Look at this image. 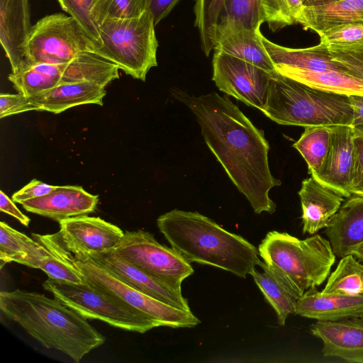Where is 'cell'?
I'll use <instances>...</instances> for the list:
<instances>
[{
  "mask_svg": "<svg viewBox=\"0 0 363 363\" xmlns=\"http://www.w3.org/2000/svg\"><path fill=\"white\" fill-rule=\"evenodd\" d=\"M258 252L271 272L301 296L328 279L336 259L329 240L318 234L299 240L271 231Z\"/></svg>",
  "mask_w": 363,
  "mask_h": 363,
  "instance_id": "cell-4",
  "label": "cell"
},
{
  "mask_svg": "<svg viewBox=\"0 0 363 363\" xmlns=\"http://www.w3.org/2000/svg\"><path fill=\"white\" fill-rule=\"evenodd\" d=\"M258 265L262 267L263 272L255 268L250 274L277 313L279 324L284 325L288 316L295 313L297 301L301 296L278 279L264 262L259 260Z\"/></svg>",
  "mask_w": 363,
  "mask_h": 363,
  "instance_id": "cell-28",
  "label": "cell"
},
{
  "mask_svg": "<svg viewBox=\"0 0 363 363\" xmlns=\"http://www.w3.org/2000/svg\"><path fill=\"white\" fill-rule=\"evenodd\" d=\"M298 196L303 234H314L325 228L345 201L341 193L313 176L303 180Z\"/></svg>",
  "mask_w": 363,
  "mask_h": 363,
  "instance_id": "cell-20",
  "label": "cell"
},
{
  "mask_svg": "<svg viewBox=\"0 0 363 363\" xmlns=\"http://www.w3.org/2000/svg\"><path fill=\"white\" fill-rule=\"evenodd\" d=\"M57 235L67 245L86 253L114 250L124 235L118 226L87 215L62 220Z\"/></svg>",
  "mask_w": 363,
  "mask_h": 363,
  "instance_id": "cell-12",
  "label": "cell"
},
{
  "mask_svg": "<svg viewBox=\"0 0 363 363\" xmlns=\"http://www.w3.org/2000/svg\"><path fill=\"white\" fill-rule=\"evenodd\" d=\"M104 88L89 82L63 83L28 98L36 111L59 113L80 105L102 106Z\"/></svg>",
  "mask_w": 363,
  "mask_h": 363,
  "instance_id": "cell-22",
  "label": "cell"
},
{
  "mask_svg": "<svg viewBox=\"0 0 363 363\" xmlns=\"http://www.w3.org/2000/svg\"><path fill=\"white\" fill-rule=\"evenodd\" d=\"M358 195H361V196H363V189L359 193L357 194Z\"/></svg>",
  "mask_w": 363,
  "mask_h": 363,
  "instance_id": "cell-49",
  "label": "cell"
},
{
  "mask_svg": "<svg viewBox=\"0 0 363 363\" xmlns=\"http://www.w3.org/2000/svg\"><path fill=\"white\" fill-rule=\"evenodd\" d=\"M32 27L29 0H0V42L12 72L24 66Z\"/></svg>",
  "mask_w": 363,
  "mask_h": 363,
  "instance_id": "cell-17",
  "label": "cell"
},
{
  "mask_svg": "<svg viewBox=\"0 0 363 363\" xmlns=\"http://www.w3.org/2000/svg\"><path fill=\"white\" fill-rule=\"evenodd\" d=\"M99 197L86 191L80 186H57L47 195L21 202L30 213L49 218L58 223L69 218L94 212Z\"/></svg>",
  "mask_w": 363,
  "mask_h": 363,
  "instance_id": "cell-16",
  "label": "cell"
},
{
  "mask_svg": "<svg viewBox=\"0 0 363 363\" xmlns=\"http://www.w3.org/2000/svg\"><path fill=\"white\" fill-rule=\"evenodd\" d=\"M262 41L274 68L287 67L312 72L334 70L347 73L322 43L306 48H291L274 43L263 35Z\"/></svg>",
  "mask_w": 363,
  "mask_h": 363,
  "instance_id": "cell-23",
  "label": "cell"
},
{
  "mask_svg": "<svg viewBox=\"0 0 363 363\" xmlns=\"http://www.w3.org/2000/svg\"><path fill=\"white\" fill-rule=\"evenodd\" d=\"M331 135L332 126H306L300 138L293 145L306 162L311 176L320 169L323 163L329 149Z\"/></svg>",
  "mask_w": 363,
  "mask_h": 363,
  "instance_id": "cell-29",
  "label": "cell"
},
{
  "mask_svg": "<svg viewBox=\"0 0 363 363\" xmlns=\"http://www.w3.org/2000/svg\"><path fill=\"white\" fill-rule=\"evenodd\" d=\"M310 330L313 336L322 340L324 357L363 363V318L317 320L311 325Z\"/></svg>",
  "mask_w": 363,
  "mask_h": 363,
  "instance_id": "cell-14",
  "label": "cell"
},
{
  "mask_svg": "<svg viewBox=\"0 0 363 363\" xmlns=\"http://www.w3.org/2000/svg\"><path fill=\"white\" fill-rule=\"evenodd\" d=\"M160 233L189 262L208 264L245 278L258 265V249L211 218L178 209L157 219Z\"/></svg>",
  "mask_w": 363,
  "mask_h": 363,
  "instance_id": "cell-3",
  "label": "cell"
},
{
  "mask_svg": "<svg viewBox=\"0 0 363 363\" xmlns=\"http://www.w3.org/2000/svg\"><path fill=\"white\" fill-rule=\"evenodd\" d=\"M43 288L86 319L99 320L127 331L144 333L158 324L149 315L91 285L48 278Z\"/></svg>",
  "mask_w": 363,
  "mask_h": 363,
  "instance_id": "cell-8",
  "label": "cell"
},
{
  "mask_svg": "<svg viewBox=\"0 0 363 363\" xmlns=\"http://www.w3.org/2000/svg\"><path fill=\"white\" fill-rule=\"evenodd\" d=\"M275 69L284 77L317 89L348 96L363 95V81L347 73L334 70L312 72L287 67H277Z\"/></svg>",
  "mask_w": 363,
  "mask_h": 363,
  "instance_id": "cell-26",
  "label": "cell"
},
{
  "mask_svg": "<svg viewBox=\"0 0 363 363\" xmlns=\"http://www.w3.org/2000/svg\"><path fill=\"white\" fill-rule=\"evenodd\" d=\"M328 50L333 59L340 64L348 74L363 81V46L328 48Z\"/></svg>",
  "mask_w": 363,
  "mask_h": 363,
  "instance_id": "cell-39",
  "label": "cell"
},
{
  "mask_svg": "<svg viewBox=\"0 0 363 363\" xmlns=\"http://www.w3.org/2000/svg\"><path fill=\"white\" fill-rule=\"evenodd\" d=\"M38 269L43 271L48 278L77 284L84 283L77 270L51 252L41 259Z\"/></svg>",
  "mask_w": 363,
  "mask_h": 363,
  "instance_id": "cell-38",
  "label": "cell"
},
{
  "mask_svg": "<svg viewBox=\"0 0 363 363\" xmlns=\"http://www.w3.org/2000/svg\"><path fill=\"white\" fill-rule=\"evenodd\" d=\"M56 187L57 186L50 185L34 179L24 187L14 193L12 196V200L21 203L27 200L47 195Z\"/></svg>",
  "mask_w": 363,
  "mask_h": 363,
  "instance_id": "cell-42",
  "label": "cell"
},
{
  "mask_svg": "<svg viewBox=\"0 0 363 363\" xmlns=\"http://www.w3.org/2000/svg\"><path fill=\"white\" fill-rule=\"evenodd\" d=\"M265 22L275 32L296 23L303 8L301 0H262Z\"/></svg>",
  "mask_w": 363,
  "mask_h": 363,
  "instance_id": "cell-35",
  "label": "cell"
},
{
  "mask_svg": "<svg viewBox=\"0 0 363 363\" xmlns=\"http://www.w3.org/2000/svg\"><path fill=\"white\" fill-rule=\"evenodd\" d=\"M213 50L247 61L264 70L276 72L260 30L247 28L232 21H219L216 26Z\"/></svg>",
  "mask_w": 363,
  "mask_h": 363,
  "instance_id": "cell-15",
  "label": "cell"
},
{
  "mask_svg": "<svg viewBox=\"0 0 363 363\" xmlns=\"http://www.w3.org/2000/svg\"><path fill=\"white\" fill-rule=\"evenodd\" d=\"M155 26L148 10L133 18L106 19L99 26L97 54L127 74L145 81L148 71L157 65Z\"/></svg>",
  "mask_w": 363,
  "mask_h": 363,
  "instance_id": "cell-7",
  "label": "cell"
},
{
  "mask_svg": "<svg viewBox=\"0 0 363 363\" xmlns=\"http://www.w3.org/2000/svg\"><path fill=\"white\" fill-rule=\"evenodd\" d=\"M354 130L352 126H332L329 149L320 169L313 175L323 184L341 193L352 195L350 177L353 157Z\"/></svg>",
  "mask_w": 363,
  "mask_h": 363,
  "instance_id": "cell-18",
  "label": "cell"
},
{
  "mask_svg": "<svg viewBox=\"0 0 363 363\" xmlns=\"http://www.w3.org/2000/svg\"><path fill=\"white\" fill-rule=\"evenodd\" d=\"M352 128H353L355 131L360 132V133H363V123H362V124H360V125H356V126H354V127H352Z\"/></svg>",
  "mask_w": 363,
  "mask_h": 363,
  "instance_id": "cell-48",
  "label": "cell"
},
{
  "mask_svg": "<svg viewBox=\"0 0 363 363\" xmlns=\"http://www.w3.org/2000/svg\"><path fill=\"white\" fill-rule=\"evenodd\" d=\"M195 16L194 26L197 28L201 48L208 57L214 48L216 30L218 16L225 0H193Z\"/></svg>",
  "mask_w": 363,
  "mask_h": 363,
  "instance_id": "cell-31",
  "label": "cell"
},
{
  "mask_svg": "<svg viewBox=\"0 0 363 363\" xmlns=\"http://www.w3.org/2000/svg\"><path fill=\"white\" fill-rule=\"evenodd\" d=\"M119 67L94 52H83L67 63H65L60 84L89 82L105 87L119 78Z\"/></svg>",
  "mask_w": 363,
  "mask_h": 363,
  "instance_id": "cell-27",
  "label": "cell"
},
{
  "mask_svg": "<svg viewBox=\"0 0 363 363\" xmlns=\"http://www.w3.org/2000/svg\"><path fill=\"white\" fill-rule=\"evenodd\" d=\"M219 21L235 22L247 28L260 30L261 24L265 22L262 0H225L218 16Z\"/></svg>",
  "mask_w": 363,
  "mask_h": 363,
  "instance_id": "cell-33",
  "label": "cell"
},
{
  "mask_svg": "<svg viewBox=\"0 0 363 363\" xmlns=\"http://www.w3.org/2000/svg\"><path fill=\"white\" fill-rule=\"evenodd\" d=\"M0 309L44 347L59 350L77 363L106 341L87 319L57 299L37 292L2 291Z\"/></svg>",
  "mask_w": 363,
  "mask_h": 363,
  "instance_id": "cell-2",
  "label": "cell"
},
{
  "mask_svg": "<svg viewBox=\"0 0 363 363\" xmlns=\"http://www.w3.org/2000/svg\"><path fill=\"white\" fill-rule=\"evenodd\" d=\"M352 110V127L363 123V95L349 96Z\"/></svg>",
  "mask_w": 363,
  "mask_h": 363,
  "instance_id": "cell-45",
  "label": "cell"
},
{
  "mask_svg": "<svg viewBox=\"0 0 363 363\" xmlns=\"http://www.w3.org/2000/svg\"><path fill=\"white\" fill-rule=\"evenodd\" d=\"M9 79L19 94L32 96L59 84L48 71L45 64H36L11 72Z\"/></svg>",
  "mask_w": 363,
  "mask_h": 363,
  "instance_id": "cell-32",
  "label": "cell"
},
{
  "mask_svg": "<svg viewBox=\"0 0 363 363\" xmlns=\"http://www.w3.org/2000/svg\"><path fill=\"white\" fill-rule=\"evenodd\" d=\"M353 136V157L350 177L352 194L363 189V133L355 131Z\"/></svg>",
  "mask_w": 363,
  "mask_h": 363,
  "instance_id": "cell-40",
  "label": "cell"
},
{
  "mask_svg": "<svg viewBox=\"0 0 363 363\" xmlns=\"http://www.w3.org/2000/svg\"><path fill=\"white\" fill-rule=\"evenodd\" d=\"M0 210L16 218L23 225L28 226L30 218L24 215L14 204L13 201L2 191H0Z\"/></svg>",
  "mask_w": 363,
  "mask_h": 363,
  "instance_id": "cell-44",
  "label": "cell"
},
{
  "mask_svg": "<svg viewBox=\"0 0 363 363\" xmlns=\"http://www.w3.org/2000/svg\"><path fill=\"white\" fill-rule=\"evenodd\" d=\"M29 111H36V108L30 102L28 96L19 93L16 94H1V118Z\"/></svg>",
  "mask_w": 363,
  "mask_h": 363,
  "instance_id": "cell-41",
  "label": "cell"
},
{
  "mask_svg": "<svg viewBox=\"0 0 363 363\" xmlns=\"http://www.w3.org/2000/svg\"><path fill=\"white\" fill-rule=\"evenodd\" d=\"M303 7H315L325 6L342 0H301Z\"/></svg>",
  "mask_w": 363,
  "mask_h": 363,
  "instance_id": "cell-46",
  "label": "cell"
},
{
  "mask_svg": "<svg viewBox=\"0 0 363 363\" xmlns=\"http://www.w3.org/2000/svg\"><path fill=\"white\" fill-rule=\"evenodd\" d=\"M121 257L161 283L181 291L194 273L191 263L173 247L159 243L149 232L125 231L114 249Z\"/></svg>",
  "mask_w": 363,
  "mask_h": 363,
  "instance_id": "cell-10",
  "label": "cell"
},
{
  "mask_svg": "<svg viewBox=\"0 0 363 363\" xmlns=\"http://www.w3.org/2000/svg\"><path fill=\"white\" fill-rule=\"evenodd\" d=\"M325 233L339 258L363 243V196L348 197L328 222Z\"/></svg>",
  "mask_w": 363,
  "mask_h": 363,
  "instance_id": "cell-21",
  "label": "cell"
},
{
  "mask_svg": "<svg viewBox=\"0 0 363 363\" xmlns=\"http://www.w3.org/2000/svg\"><path fill=\"white\" fill-rule=\"evenodd\" d=\"M146 10L145 0H93L91 16L99 28L106 19L133 18Z\"/></svg>",
  "mask_w": 363,
  "mask_h": 363,
  "instance_id": "cell-34",
  "label": "cell"
},
{
  "mask_svg": "<svg viewBox=\"0 0 363 363\" xmlns=\"http://www.w3.org/2000/svg\"><path fill=\"white\" fill-rule=\"evenodd\" d=\"M350 255L354 256L357 259L363 263V243L354 247Z\"/></svg>",
  "mask_w": 363,
  "mask_h": 363,
  "instance_id": "cell-47",
  "label": "cell"
},
{
  "mask_svg": "<svg viewBox=\"0 0 363 363\" xmlns=\"http://www.w3.org/2000/svg\"><path fill=\"white\" fill-rule=\"evenodd\" d=\"M98 49L74 18L61 13L48 15L32 27L21 69L36 64L67 63L83 52L97 53Z\"/></svg>",
  "mask_w": 363,
  "mask_h": 363,
  "instance_id": "cell-9",
  "label": "cell"
},
{
  "mask_svg": "<svg viewBox=\"0 0 363 363\" xmlns=\"http://www.w3.org/2000/svg\"><path fill=\"white\" fill-rule=\"evenodd\" d=\"M363 23V0H342L325 6L303 7L296 23L318 35L332 28Z\"/></svg>",
  "mask_w": 363,
  "mask_h": 363,
  "instance_id": "cell-24",
  "label": "cell"
},
{
  "mask_svg": "<svg viewBox=\"0 0 363 363\" xmlns=\"http://www.w3.org/2000/svg\"><path fill=\"white\" fill-rule=\"evenodd\" d=\"M50 252L43 245L0 222V267L14 262L38 269L41 259Z\"/></svg>",
  "mask_w": 363,
  "mask_h": 363,
  "instance_id": "cell-25",
  "label": "cell"
},
{
  "mask_svg": "<svg viewBox=\"0 0 363 363\" xmlns=\"http://www.w3.org/2000/svg\"><path fill=\"white\" fill-rule=\"evenodd\" d=\"M32 238L77 270L84 282L147 314L159 326L192 328L200 323L191 311L173 307L129 286L85 252L65 244L57 233H33Z\"/></svg>",
  "mask_w": 363,
  "mask_h": 363,
  "instance_id": "cell-5",
  "label": "cell"
},
{
  "mask_svg": "<svg viewBox=\"0 0 363 363\" xmlns=\"http://www.w3.org/2000/svg\"><path fill=\"white\" fill-rule=\"evenodd\" d=\"M213 50L212 79L218 89L262 111L273 73L221 51Z\"/></svg>",
  "mask_w": 363,
  "mask_h": 363,
  "instance_id": "cell-11",
  "label": "cell"
},
{
  "mask_svg": "<svg viewBox=\"0 0 363 363\" xmlns=\"http://www.w3.org/2000/svg\"><path fill=\"white\" fill-rule=\"evenodd\" d=\"M57 1L61 8L78 22L99 48L101 39L99 28L91 16L93 0Z\"/></svg>",
  "mask_w": 363,
  "mask_h": 363,
  "instance_id": "cell-37",
  "label": "cell"
},
{
  "mask_svg": "<svg viewBox=\"0 0 363 363\" xmlns=\"http://www.w3.org/2000/svg\"><path fill=\"white\" fill-rule=\"evenodd\" d=\"M176 95L194 113L206 145L254 211L273 213L276 204L269 191L281 183L271 173L263 132L227 96L179 91Z\"/></svg>",
  "mask_w": 363,
  "mask_h": 363,
  "instance_id": "cell-1",
  "label": "cell"
},
{
  "mask_svg": "<svg viewBox=\"0 0 363 363\" xmlns=\"http://www.w3.org/2000/svg\"><path fill=\"white\" fill-rule=\"evenodd\" d=\"M320 43L328 48H345L363 46V23L338 26L319 35Z\"/></svg>",
  "mask_w": 363,
  "mask_h": 363,
  "instance_id": "cell-36",
  "label": "cell"
},
{
  "mask_svg": "<svg viewBox=\"0 0 363 363\" xmlns=\"http://www.w3.org/2000/svg\"><path fill=\"white\" fill-rule=\"evenodd\" d=\"M324 294H363V263L352 255L342 258L328 277Z\"/></svg>",
  "mask_w": 363,
  "mask_h": 363,
  "instance_id": "cell-30",
  "label": "cell"
},
{
  "mask_svg": "<svg viewBox=\"0 0 363 363\" xmlns=\"http://www.w3.org/2000/svg\"><path fill=\"white\" fill-rule=\"evenodd\" d=\"M294 313L322 321L363 318V294H324L311 288L298 298Z\"/></svg>",
  "mask_w": 363,
  "mask_h": 363,
  "instance_id": "cell-19",
  "label": "cell"
},
{
  "mask_svg": "<svg viewBox=\"0 0 363 363\" xmlns=\"http://www.w3.org/2000/svg\"><path fill=\"white\" fill-rule=\"evenodd\" d=\"M86 254L134 289L173 307L191 311L188 301L182 296V291H177L154 279L124 259L114 250Z\"/></svg>",
  "mask_w": 363,
  "mask_h": 363,
  "instance_id": "cell-13",
  "label": "cell"
},
{
  "mask_svg": "<svg viewBox=\"0 0 363 363\" xmlns=\"http://www.w3.org/2000/svg\"><path fill=\"white\" fill-rule=\"evenodd\" d=\"M181 0H145L147 9L153 16L155 26L164 18Z\"/></svg>",
  "mask_w": 363,
  "mask_h": 363,
  "instance_id": "cell-43",
  "label": "cell"
},
{
  "mask_svg": "<svg viewBox=\"0 0 363 363\" xmlns=\"http://www.w3.org/2000/svg\"><path fill=\"white\" fill-rule=\"evenodd\" d=\"M262 112L280 125H352L349 96L317 89L272 74L268 96Z\"/></svg>",
  "mask_w": 363,
  "mask_h": 363,
  "instance_id": "cell-6",
  "label": "cell"
}]
</instances>
